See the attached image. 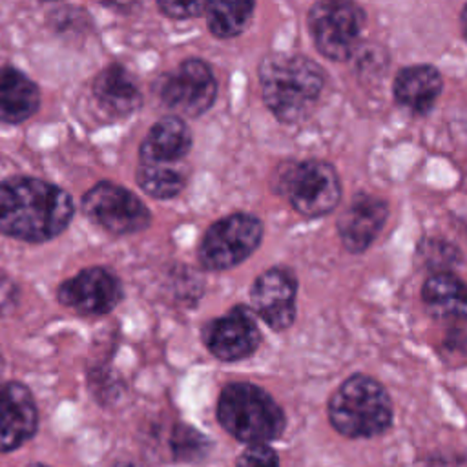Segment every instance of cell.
<instances>
[{
  "instance_id": "5b68a950",
  "label": "cell",
  "mask_w": 467,
  "mask_h": 467,
  "mask_svg": "<svg viewBox=\"0 0 467 467\" xmlns=\"http://www.w3.org/2000/svg\"><path fill=\"white\" fill-rule=\"evenodd\" d=\"M363 27L365 11L354 2L323 0L308 11V29L317 51L336 62L354 55Z\"/></svg>"
},
{
  "instance_id": "9a60e30c",
  "label": "cell",
  "mask_w": 467,
  "mask_h": 467,
  "mask_svg": "<svg viewBox=\"0 0 467 467\" xmlns=\"http://www.w3.org/2000/svg\"><path fill=\"white\" fill-rule=\"evenodd\" d=\"M192 150V131L188 124L171 115L157 120L139 148V162L182 164Z\"/></svg>"
},
{
  "instance_id": "8992f818",
  "label": "cell",
  "mask_w": 467,
  "mask_h": 467,
  "mask_svg": "<svg viewBox=\"0 0 467 467\" xmlns=\"http://www.w3.org/2000/svg\"><path fill=\"white\" fill-rule=\"evenodd\" d=\"M263 239V223L252 213L215 221L201 239L199 261L206 270H228L248 259Z\"/></svg>"
},
{
  "instance_id": "9c48e42d",
  "label": "cell",
  "mask_w": 467,
  "mask_h": 467,
  "mask_svg": "<svg viewBox=\"0 0 467 467\" xmlns=\"http://www.w3.org/2000/svg\"><path fill=\"white\" fill-rule=\"evenodd\" d=\"M161 102L175 117H199L208 111L217 95L212 67L201 58H186L159 82Z\"/></svg>"
},
{
  "instance_id": "8fae6325",
  "label": "cell",
  "mask_w": 467,
  "mask_h": 467,
  "mask_svg": "<svg viewBox=\"0 0 467 467\" xmlns=\"http://www.w3.org/2000/svg\"><path fill=\"white\" fill-rule=\"evenodd\" d=\"M202 341L217 359L237 361L257 350L261 332L254 312L244 305H235L228 314L212 319L202 328Z\"/></svg>"
},
{
  "instance_id": "e0dca14e",
  "label": "cell",
  "mask_w": 467,
  "mask_h": 467,
  "mask_svg": "<svg viewBox=\"0 0 467 467\" xmlns=\"http://www.w3.org/2000/svg\"><path fill=\"white\" fill-rule=\"evenodd\" d=\"M443 80L431 64H414L398 71L394 78V99L414 115H425L440 97Z\"/></svg>"
},
{
  "instance_id": "4fadbf2b",
  "label": "cell",
  "mask_w": 467,
  "mask_h": 467,
  "mask_svg": "<svg viewBox=\"0 0 467 467\" xmlns=\"http://www.w3.org/2000/svg\"><path fill=\"white\" fill-rule=\"evenodd\" d=\"M387 217L389 206L383 199L368 193H358L337 221V234L343 246L352 254L365 252L379 235Z\"/></svg>"
},
{
  "instance_id": "7a4b0ae2",
  "label": "cell",
  "mask_w": 467,
  "mask_h": 467,
  "mask_svg": "<svg viewBox=\"0 0 467 467\" xmlns=\"http://www.w3.org/2000/svg\"><path fill=\"white\" fill-rule=\"evenodd\" d=\"M257 75L263 100L281 122H299L308 117L325 86L321 66L303 55H266Z\"/></svg>"
},
{
  "instance_id": "ffe728a7",
  "label": "cell",
  "mask_w": 467,
  "mask_h": 467,
  "mask_svg": "<svg viewBox=\"0 0 467 467\" xmlns=\"http://www.w3.org/2000/svg\"><path fill=\"white\" fill-rule=\"evenodd\" d=\"M135 179L139 188L150 197L171 199L184 190L188 182V170L182 164L139 162Z\"/></svg>"
},
{
  "instance_id": "cb8c5ba5",
  "label": "cell",
  "mask_w": 467,
  "mask_h": 467,
  "mask_svg": "<svg viewBox=\"0 0 467 467\" xmlns=\"http://www.w3.org/2000/svg\"><path fill=\"white\" fill-rule=\"evenodd\" d=\"M204 445V438L190 429V427H177L175 436H173V447L177 449V452H199V449H202Z\"/></svg>"
},
{
  "instance_id": "d4e9b609",
  "label": "cell",
  "mask_w": 467,
  "mask_h": 467,
  "mask_svg": "<svg viewBox=\"0 0 467 467\" xmlns=\"http://www.w3.org/2000/svg\"><path fill=\"white\" fill-rule=\"evenodd\" d=\"M460 26H462V33H463V36L467 40V5L460 13Z\"/></svg>"
},
{
  "instance_id": "277c9868",
  "label": "cell",
  "mask_w": 467,
  "mask_h": 467,
  "mask_svg": "<svg viewBox=\"0 0 467 467\" xmlns=\"http://www.w3.org/2000/svg\"><path fill=\"white\" fill-rule=\"evenodd\" d=\"M328 418L343 436L368 438L381 434L390 425L392 403L381 383L370 376L356 374L332 394Z\"/></svg>"
},
{
  "instance_id": "ba28073f",
  "label": "cell",
  "mask_w": 467,
  "mask_h": 467,
  "mask_svg": "<svg viewBox=\"0 0 467 467\" xmlns=\"http://www.w3.org/2000/svg\"><path fill=\"white\" fill-rule=\"evenodd\" d=\"M82 213L115 235L142 232L151 223L146 204L128 188L100 181L82 195Z\"/></svg>"
},
{
  "instance_id": "7402d4cb",
  "label": "cell",
  "mask_w": 467,
  "mask_h": 467,
  "mask_svg": "<svg viewBox=\"0 0 467 467\" xmlns=\"http://www.w3.org/2000/svg\"><path fill=\"white\" fill-rule=\"evenodd\" d=\"M237 467H279L275 452L266 445H250L237 462Z\"/></svg>"
},
{
  "instance_id": "5bb4252c",
  "label": "cell",
  "mask_w": 467,
  "mask_h": 467,
  "mask_svg": "<svg viewBox=\"0 0 467 467\" xmlns=\"http://www.w3.org/2000/svg\"><path fill=\"white\" fill-rule=\"evenodd\" d=\"M36 421L38 412L29 389L16 381H0V452L27 441Z\"/></svg>"
},
{
  "instance_id": "7c38bea8",
  "label": "cell",
  "mask_w": 467,
  "mask_h": 467,
  "mask_svg": "<svg viewBox=\"0 0 467 467\" xmlns=\"http://www.w3.org/2000/svg\"><path fill=\"white\" fill-rule=\"evenodd\" d=\"M296 275L283 266L263 272L252 285V306L272 330H285L296 319Z\"/></svg>"
},
{
  "instance_id": "4316f807",
  "label": "cell",
  "mask_w": 467,
  "mask_h": 467,
  "mask_svg": "<svg viewBox=\"0 0 467 467\" xmlns=\"http://www.w3.org/2000/svg\"><path fill=\"white\" fill-rule=\"evenodd\" d=\"M2 363H4V359H2V354H0V372H2Z\"/></svg>"
},
{
  "instance_id": "603a6c76",
  "label": "cell",
  "mask_w": 467,
  "mask_h": 467,
  "mask_svg": "<svg viewBox=\"0 0 467 467\" xmlns=\"http://www.w3.org/2000/svg\"><path fill=\"white\" fill-rule=\"evenodd\" d=\"M159 9L170 18H193L206 13L208 2H159Z\"/></svg>"
},
{
  "instance_id": "2e32d148",
  "label": "cell",
  "mask_w": 467,
  "mask_h": 467,
  "mask_svg": "<svg viewBox=\"0 0 467 467\" xmlns=\"http://www.w3.org/2000/svg\"><path fill=\"white\" fill-rule=\"evenodd\" d=\"M99 106L111 117H128L142 104V95L131 73L122 64H109L93 80Z\"/></svg>"
},
{
  "instance_id": "ac0fdd59",
  "label": "cell",
  "mask_w": 467,
  "mask_h": 467,
  "mask_svg": "<svg viewBox=\"0 0 467 467\" xmlns=\"http://www.w3.org/2000/svg\"><path fill=\"white\" fill-rule=\"evenodd\" d=\"M40 108L38 86L13 66L0 67V120L20 124Z\"/></svg>"
},
{
  "instance_id": "3957f363",
  "label": "cell",
  "mask_w": 467,
  "mask_h": 467,
  "mask_svg": "<svg viewBox=\"0 0 467 467\" xmlns=\"http://www.w3.org/2000/svg\"><path fill=\"white\" fill-rule=\"evenodd\" d=\"M217 418L234 438L263 445L277 438L285 427V414L274 398L252 383H230L217 401Z\"/></svg>"
},
{
  "instance_id": "6da1fadb",
  "label": "cell",
  "mask_w": 467,
  "mask_h": 467,
  "mask_svg": "<svg viewBox=\"0 0 467 467\" xmlns=\"http://www.w3.org/2000/svg\"><path fill=\"white\" fill-rule=\"evenodd\" d=\"M75 215L71 195L36 177L15 175L0 182V232L26 243L60 235Z\"/></svg>"
},
{
  "instance_id": "30bf717a",
  "label": "cell",
  "mask_w": 467,
  "mask_h": 467,
  "mask_svg": "<svg viewBox=\"0 0 467 467\" xmlns=\"http://www.w3.org/2000/svg\"><path fill=\"white\" fill-rule=\"evenodd\" d=\"M122 296L120 279L102 266L84 268L57 288V299L82 316L108 314L122 301Z\"/></svg>"
},
{
  "instance_id": "484cf974",
  "label": "cell",
  "mask_w": 467,
  "mask_h": 467,
  "mask_svg": "<svg viewBox=\"0 0 467 467\" xmlns=\"http://www.w3.org/2000/svg\"><path fill=\"white\" fill-rule=\"evenodd\" d=\"M29 467H47V465H40V463H35V465H29Z\"/></svg>"
},
{
  "instance_id": "52a82bcc",
  "label": "cell",
  "mask_w": 467,
  "mask_h": 467,
  "mask_svg": "<svg viewBox=\"0 0 467 467\" xmlns=\"http://www.w3.org/2000/svg\"><path fill=\"white\" fill-rule=\"evenodd\" d=\"M281 192L301 215L321 217L339 204L341 181L332 164L308 159L285 170Z\"/></svg>"
},
{
  "instance_id": "44dd1931",
  "label": "cell",
  "mask_w": 467,
  "mask_h": 467,
  "mask_svg": "<svg viewBox=\"0 0 467 467\" xmlns=\"http://www.w3.org/2000/svg\"><path fill=\"white\" fill-rule=\"evenodd\" d=\"M255 4L248 0H215L208 2L206 24L213 36L234 38L244 31L254 15Z\"/></svg>"
},
{
  "instance_id": "d6986e66",
  "label": "cell",
  "mask_w": 467,
  "mask_h": 467,
  "mask_svg": "<svg viewBox=\"0 0 467 467\" xmlns=\"http://www.w3.org/2000/svg\"><path fill=\"white\" fill-rule=\"evenodd\" d=\"M427 312L443 321H467V283L451 272L432 274L421 288Z\"/></svg>"
}]
</instances>
